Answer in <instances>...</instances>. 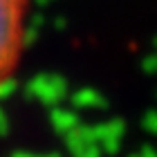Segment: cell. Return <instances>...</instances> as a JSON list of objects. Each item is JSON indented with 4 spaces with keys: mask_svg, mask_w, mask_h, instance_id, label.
I'll return each instance as SVG.
<instances>
[{
    "mask_svg": "<svg viewBox=\"0 0 157 157\" xmlns=\"http://www.w3.org/2000/svg\"><path fill=\"white\" fill-rule=\"evenodd\" d=\"M27 0H0V90L13 76L25 45Z\"/></svg>",
    "mask_w": 157,
    "mask_h": 157,
    "instance_id": "1",
    "label": "cell"
}]
</instances>
